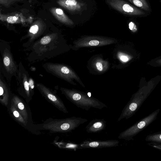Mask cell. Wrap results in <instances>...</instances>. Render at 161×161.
<instances>
[{"mask_svg":"<svg viewBox=\"0 0 161 161\" xmlns=\"http://www.w3.org/2000/svg\"><path fill=\"white\" fill-rule=\"evenodd\" d=\"M66 41L58 32L46 34L24 51L30 63L49 59L68 51L70 48Z\"/></svg>","mask_w":161,"mask_h":161,"instance_id":"1","label":"cell"},{"mask_svg":"<svg viewBox=\"0 0 161 161\" xmlns=\"http://www.w3.org/2000/svg\"><path fill=\"white\" fill-rule=\"evenodd\" d=\"M60 90L62 93L72 103L78 108L86 111L92 108L101 109L107 107L105 103L84 92L62 87H60Z\"/></svg>","mask_w":161,"mask_h":161,"instance_id":"2","label":"cell"},{"mask_svg":"<svg viewBox=\"0 0 161 161\" xmlns=\"http://www.w3.org/2000/svg\"><path fill=\"white\" fill-rule=\"evenodd\" d=\"M0 71L7 80L10 82L12 77L17 76L18 64L14 58L10 45L7 42L0 40Z\"/></svg>","mask_w":161,"mask_h":161,"instance_id":"3","label":"cell"},{"mask_svg":"<svg viewBox=\"0 0 161 161\" xmlns=\"http://www.w3.org/2000/svg\"><path fill=\"white\" fill-rule=\"evenodd\" d=\"M42 67L47 73L72 85H76L74 81L75 80L83 87H85L79 76L67 65L62 64L47 62L43 64Z\"/></svg>","mask_w":161,"mask_h":161,"instance_id":"4","label":"cell"},{"mask_svg":"<svg viewBox=\"0 0 161 161\" xmlns=\"http://www.w3.org/2000/svg\"><path fill=\"white\" fill-rule=\"evenodd\" d=\"M160 109H158L147 116L120 133L118 136L120 139L130 141L133 137L152 123L157 118Z\"/></svg>","mask_w":161,"mask_h":161,"instance_id":"5","label":"cell"},{"mask_svg":"<svg viewBox=\"0 0 161 161\" xmlns=\"http://www.w3.org/2000/svg\"><path fill=\"white\" fill-rule=\"evenodd\" d=\"M87 121L86 119L74 116L46 124L43 128L55 132H68L74 130Z\"/></svg>","mask_w":161,"mask_h":161,"instance_id":"6","label":"cell"},{"mask_svg":"<svg viewBox=\"0 0 161 161\" xmlns=\"http://www.w3.org/2000/svg\"><path fill=\"white\" fill-rule=\"evenodd\" d=\"M117 42V41L109 37L97 36L82 37L73 42L74 45L70 47L73 49L91 47H100L108 45Z\"/></svg>","mask_w":161,"mask_h":161,"instance_id":"7","label":"cell"},{"mask_svg":"<svg viewBox=\"0 0 161 161\" xmlns=\"http://www.w3.org/2000/svg\"><path fill=\"white\" fill-rule=\"evenodd\" d=\"M46 23L41 19L35 21L30 26L27 34L22 37L20 41L27 39L23 43V47L25 48L29 47L35 41L45 35L47 29Z\"/></svg>","mask_w":161,"mask_h":161,"instance_id":"8","label":"cell"},{"mask_svg":"<svg viewBox=\"0 0 161 161\" xmlns=\"http://www.w3.org/2000/svg\"><path fill=\"white\" fill-rule=\"evenodd\" d=\"M30 75L28 71L20 62L18 64V70L16 77L19 93L27 99H30L32 95L29 86Z\"/></svg>","mask_w":161,"mask_h":161,"instance_id":"9","label":"cell"},{"mask_svg":"<svg viewBox=\"0 0 161 161\" xmlns=\"http://www.w3.org/2000/svg\"><path fill=\"white\" fill-rule=\"evenodd\" d=\"M107 2L113 8L125 14L139 17L147 15L143 10L123 0H107Z\"/></svg>","mask_w":161,"mask_h":161,"instance_id":"10","label":"cell"},{"mask_svg":"<svg viewBox=\"0 0 161 161\" xmlns=\"http://www.w3.org/2000/svg\"><path fill=\"white\" fill-rule=\"evenodd\" d=\"M36 86L42 95L48 101L64 113H68L62 101L51 89L41 83H37Z\"/></svg>","mask_w":161,"mask_h":161,"instance_id":"11","label":"cell"},{"mask_svg":"<svg viewBox=\"0 0 161 161\" xmlns=\"http://www.w3.org/2000/svg\"><path fill=\"white\" fill-rule=\"evenodd\" d=\"M119 143V141L117 140H93L89 139L85 140L79 144L80 149L102 148L118 146Z\"/></svg>","mask_w":161,"mask_h":161,"instance_id":"12","label":"cell"},{"mask_svg":"<svg viewBox=\"0 0 161 161\" xmlns=\"http://www.w3.org/2000/svg\"><path fill=\"white\" fill-rule=\"evenodd\" d=\"M57 3L60 6L72 13L81 11L84 4L77 0H58Z\"/></svg>","mask_w":161,"mask_h":161,"instance_id":"13","label":"cell"},{"mask_svg":"<svg viewBox=\"0 0 161 161\" xmlns=\"http://www.w3.org/2000/svg\"><path fill=\"white\" fill-rule=\"evenodd\" d=\"M2 72L0 71V101L7 105L11 92L9 85L6 80L5 79Z\"/></svg>","mask_w":161,"mask_h":161,"instance_id":"14","label":"cell"},{"mask_svg":"<svg viewBox=\"0 0 161 161\" xmlns=\"http://www.w3.org/2000/svg\"><path fill=\"white\" fill-rule=\"evenodd\" d=\"M106 121L104 119H95L91 120L86 127L88 133H96L104 130L106 127Z\"/></svg>","mask_w":161,"mask_h":161,"instance_id":"15","label":"cell"},{"mask_svg":"<svg viewBox=\"0 0 161 161\" xmlns=\"http://www.w3.org/2000/svg\"><path fill=\"white\" fill-rule=\"evenodd\" d=\"M50 11L54 17L60 22L68 25H72L74 24L73 21L65 14L60 8L52 7Z\"/></svg>","mask_w":161,"mask_h":161,"instance_id":"16","label":"cell"},{"mask_svg":"<svg viewBox=\"0 0 161 161\" xmlns=\"http://www.w3.org/2000/svg\"><path fill=\"white\" fill-rule=\"evenodd\" d=\"M92 64L94 69L97 72L101 73L105 72L109 66L108 62L100 57H96L94 58Z\"/></svg>","mask_w":161,"mask_h":161,"instance_id":"17","label":"cell"},{"mask_svg":"<svg viewBox=\"0 0 161 161\" xmlns=\"http://www.w3.org/2000/svg\"><path fill=\"white\" fill-rule=\"evenodd\" d=\"M12 101L24 119L27 121L28 119L27 112L21 101L17 96L14 95L12 97Z\"/></svg>","mask_w":161,"mask_h":161,"instance_id":"18","label":"cell"},{"mask_svg":"<svg viewBox=\"0 0 161 161\" xmlns=\"http://www.w3.org/2000/svg\"><path fill=\"white\" fill-rule=\"evenodd\" d=\"M133 5L143 10L151 11L150 5L147 0H128Z\"/></svg>","mask_w":161,"mask_h":161,"instance_id":"19","label":"cell"},{"mask_svg":"<svg viewBox=\"0 0 161 161\" xmlns=\"http://www.w3.org/2000/svg\"><path fill=\"white\" fill-rule=\"evenodd\" d=\"M10 110L15 119L23 125H25L26 124V121L23 117V116L17 109L13 102L12 103Z\"/></svg>","mask_w":161,"mask_h":161,"instance_id":"20","label":"cell"},{"mask_svg":"<svg viewBox=\"0 0 161 161\" xmlns=\"http://www.w3.org/2000/svg\"><path fill=\"white\" fill-rule=\"evenodd\" d=\"M0 20L2 21H6L8 23L11 24L18 23L20 22L19 21V17L20 15H9L2 14H0Z\"/></svg>","mask_w":161,"mask_h":161,"instance_id":"21","label":"cell"},{"mask_svg":"<svg viewBox=\"0 0 161 161\" xmlns=\"http://www.w3.org/2000/svg\"><path fill=\"white\" fill-rule=\"evenodd\" d=\"M147 142H161V132L150 134L147 136L145 138Z\"/></svg>","mask_w":161,"mask_h":161,"instance_id":"22","label":"cell"},{"mask_svg":"<svg viewBox=\"0 0 161 161\" xmlns=\"http://www.w3.org/2000/svg\"><path fill=\"white\" fill-rule=\"evenodd\" d=\"M29 86L31 92L33 95L34 93V89L35 87L34 81L32 78L30 76L29 79Z\"/></svg>","mask_w":161,"mask_h":161,"instance_id":"23","label":"cell"},{"mask_svg":"<svg viewBox=\"0 0 161 161\" xmlns=\"http://www.w3.org/2000/svg\"><path fill=\"white\" fill-rule=\"evenodd\" d=\"M13 3L11 0H0V4L7 7H9Z\"/></svg>","mask_w":161,"mask_h":161,"instance_id":"24","label":"cell"},{"mask_svg":"<svg viewBox=\"0 0 161 161\" xmlns=\"http://www.w3.org/2000/svg\"><path fill=\"white\" fill-rule=\"evenodd\" d=\"M148 144L151 146L161 150V142L158 143L149 142Z\"/></svg>","mask_w":161,"mask_h":161,"instance_id":"25","label":"cell"},{"mask_svg":"<svg viewBox=\"0 0 161 161\" xmlns=\"http://www.w3.org/2000/svg\"><path fill=\"white\" fill-rule=\"evenodd\" d=\"M119 59L123 61L126 62L128 60V58L127 56L121 54L120 53L119 54Z\"/></svg>","mask_w":161,"mask_h":161,"instance_id":"26","label":"cell"},{"mask_svg":"<svg viewBox=\"0 0 161 161\" xmlns=\"http://www.w3.org/2000/svg\"><path fill=\"white\" fill-rule=\"evenodd\" d=\"M14 3V2H15L16 1H22L23 0H11Z\"/></svg>","mask_w":161,"mask_h":161,"instance_id":"27","label":"cell"},{"mask_svg":"<svg viewBox=\"0 0 161 161\" xmlns=\"http://www.w3.org/2000/svg\"><path fill=\"white\" fill-rule=\"evenodd\" d=\"M159 1L161 3V0H159Z\"/></svg>","mask_w":161,"mask_h":161,"instance_id":"28","label":"cell"}]
</instances>
